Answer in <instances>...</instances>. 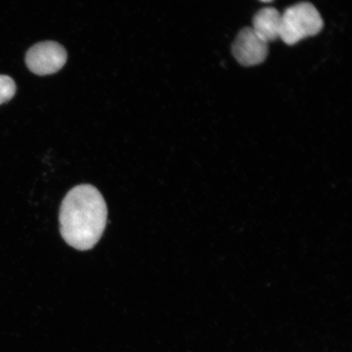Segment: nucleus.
Masks as SVG:
<instances>
[{
	"label": "nucleus",
	"mask_w": 352,
	"mask_h": 352,
	"mask_svg": "<svg viewBox=\"0 0 352 352\" xmlns=\"http://www.w3.org/2000/svg\"><path fill=\"white\" fill-rule=\"evenodd\" d=\"M107 206L95 187L81 184L65 196L60 206V233L66 243L78 250L94 248L104 231Z\"/></svg>",
	"instance_id": "obj_1"
},
{
	"label": "nucleus",
	"mask_w": 352,
	"mask_h": 352,
	"mask_svg": "<svg viewBox=\"0 0 352 352\" xmlns=\"http://www.w3.org/2000/svg\"><path fill=\"white\" fill-rule=\"evenodd\" d=\"M281 14L274 8H264L256 12L252 29L259 37L268 43L280 38Z\"/></svg>",
	"instance_id": "obj_5"
},
{
	"label": "nucleus",
	"mask_w": 352,
	"mask_h": 352,
	"mask_svg": "<svg viewBox=\"0 0 352 352\" xmlns=\"http://www.w3.org/2000/svg\"><path fill=\"white\" fill-rule=\"evenodd\" d=\"M323 26L322 17L314 4H294L281 14L280 38L288 45H294L305 38L318 34Z\"/></svg>",
	"instance_id": "obj_2"
},
{
	"label": "nucleus",
	"mask_w": 352,
	"mask_h": 352,
	"mask_svg": "<svg viewBox=\"0 0 352 352\" xmlns=\"http://www.w3.org/2000/svg\"><path fill=\"white\" fill-rule=\"evenodd\" d=\"M261 1L263 3H270L272 2V0H261Z\"/></svg>",
	"instance_id": "obj_7"
},
{
	"label": "nucleus",
	"mask_w": 352,
	"mask_h": 352,
	"mask_svg": "<svg viewBox=\"0 0 352 352\" xmlns=\"http://www.w3.org/2000/svg\"><path fill=\"white\" fill-rule=\"evenodd\" d=\"M16 91L14 80L10 76L0 74V105L10 100L14 96Z\"/></svg>",
	"instance_id": "obj_6"
},
{
	"label": "nucleus",
	"mask_w": 352,
	"mask_h": 352,
	"mask_svg": "<svg viewBox=\"0 0 352 352\" xmlns=\"http://www.w3.org/2000/svg\"><path fill=\"white\" fill-rule=\"evenodd\" d=\"M66 60L67 54L65 48L51 41L35 44L25 56V63L30 72L41 76L59 72Z\"/></svg>",
	"instance_id": "obj_3"
},
{
	"label": "nucleus",
	"mask_w": 352,
	"mask_h": 352,
	"mask_svg": "<svg viewBox=\"0 0 352 352\" xmlns=\"http://www.w3.org/2000/svg\"><path fill=\"white\" fill-rule=\"evenodd\" d=\"M232 54L244 66L261 64L268 54V43L252 28L242 29L232 44Z\"/></svg>",
	"instance_id": "obj_4"
}]
</instances>
